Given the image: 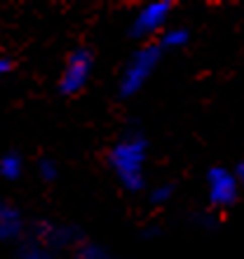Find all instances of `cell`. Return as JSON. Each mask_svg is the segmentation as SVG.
Returning <instances> with one entry per match:
<instances>
[{
  "instance_id": "obj_4",
  "label": "cell",
  "mask_w": 244,
  "mask_h": 259,
  "mask_svg": "<svg viewBox=\"0 0 244 259\" xmlns=\"http://www.w3.org/2000/svg\"><path fill=\"white\" fill-rule=\"evenodd\" d=\"M89 73H92V55L87 50H78L71 55L66 68H64V75H61V90L66 95H75L85 88Z\"/></svg>"
},
{
  "instance_id": "obj_2",
  "label": "cell",
  "mask_w": 244,
  "mask_h": 259,
  "mask_svg": "<svg viewBox=\"0 0 244 259\" xmlns=\"http://www.w3.org/2000/svg\"><path fill=\"white\" fill-rule=\"evenodd\" d=\"M157 62H160V48L157 45H146L139 52H134V57L129 59V64L122 71L120 78V92L122 97H132L148 82V78L153 75Z\"/></svg>"
},
{
  "instance_id": "obj_11",
  "label": "cell",
  "mask_w": 244,
  "mask_h": 259,
  "mask_svg": "<svg viewBox=\"0 0 244 259\" xmlns=\"http://www.w3.org/2000/svg\"><path fill=\"white\" fill-rule=\"evenodd\" d=\"M40 170H42V177H45V179H52L56 175V172H54V165L47 163V160H45V163H40Z\"/></svg>"
},
{
  "instance_id": "obj_7",
  "label": "cell",
  "mask_w": 244,
  "mask_h": 259,
  "mask_svg": "<svg viewBox=\"0 0 244 259\" xmlns=\"http://www.w3.org/2000/svg\"><path fill=\"white\" fill-rule=\"evenodd\" d=\"M186 42H188V31H186V28H169V31H164L162 38H160V45L167 50L183 48Z\"/></svg>"
},
{
  "instance_id": "obj_12",
  "label": "cell",
  "mask_w": 244,
  "mask_h": 259,
  "mask_svg": "<svg viewBox=\"0 0 244 259\" xmlns=\"http://www.w3.org/2000/svg\"><path fill=\"white\" fill-rule=\"evenodd\" d=\"M10 68H12V64L7 62V59H3V57H0V75H5L7 71H10Z\"/></svg>"
},
{
  "instance_id": "obj_9",
  "label": "cell",
  "mask_w": 244,
  "mask_h": 259,
  "mask_svg": "<svg viewBox=\"0 0 244 259\" xmlns=\"http://www.w3.org/2000/svg\"><path fill=\"white\" fill-rule=\"evenodd\" d=\"M82 259H108V254L99 250V247H87L85 252H82Z\"/></svg>"
},
{
  "instance_id": "obj_14",
  "label": "cell",
  "mask_w": 244,
  "mask_h": 259,
  "mask_svg": "<svg viewBox=\"0 0 244 259\" xmlns=\"http://www.w3.org/2000/svg\"><path fill=\"white\" fill-rule=\"evenodd\" d=\"M24 259H42V257H40V254H38V252H31V254H26V257H24Z\"/></svg>"
},
{
  "instance_id": "obj_10",
  "label": "cell",
  "mask_w": 244,
  "mask_h": 259,
  "mask_svg": "<svg viewBox=\"0 0 244 259\" xmlns=\"http://www.w3.org/2000/svg\"><path fill=\"white\" fill-rule=\"evenodd\" d=\"M169 196H171V189L169 186H162V189H157V191L153 193V203H164Z\"/></svg>"
},
{
  "instance_id": "obj_13",
  "label": "cell",
  "mask_w": 244,
  "mask_h": 259,
  "mask_svg": "<svg viewBox=\"0 0 244 259\" xmlns=\"http://www.w3.org/2000/svg\"><path fill=\"white\" fill-rule=\"evenodd\" d=\"M237 179H239V186L244 189V163L237 167Z\"/></svg>"
},
{
  "instance_id": "obj_8",
  "label": "cell",
  "mask_w": 244,
  "mask_h": 259,
  "mask_svg": "<svg viewBox=\"0 0 244 259\" xmlns=\"http://www.w3.org/2000/svg\"><path fill=\"white\" fill-rule=\"evenodd\" d=\"M21 158L14 156V153H10V156H3L0 158V175L5 179H17L21 175Z\"/></svg>"
},
{
  "instance_id": "obj_1",
  "label": "cell",
  "mask_w": 244,
  "mask_h": 259,
  "mask_svg": "<svg viewBox=\"0 0 244 259\" xmlns=\"http://www.w3.org/2000/svg\"><path fill=\"white\" fill-rule=\"evenodd\" d=\"M146 149L148 146L143 139L129 137L115 144V149L110 151V165L122 186L129 191H139L146 184V153H148Z\"/></svg>"
},
{
  "instance_id": "obj_5",
  "label": "cell",
  "mask_w": 244,
  "mask_h": 259,
  "mask_svg": "<svg viewBox=\"0 0 244 259\" xmlns=\"http://www.w3.org/2000/svg\"><path fill=\"white\" fill-rule=\"evenodd\" d=\"M171 5L169 3H150V5H143L139 12L134 14V28L136 35H153L157 33L160 28H164L167 19H169Z\"/></svg>"
},
{
  "instance_id": "obj_6",
  "label": "cell",
  "mask_w": 244,
  "mask_h": 259,
  "mask_svg": "<svg viewBox=\"0 0 244 259\" xmlns=\"http://www.w3.org/2000/svg\"><path fill=\"white\" fill-rule=\"evenodd\" d=\"M19 226H21V219H19V212L10 207V205L0 203V240H7L19 233Z\"/></svg>"
},
{
  "instance_id": "obj_3",
  "label": "cell",
  "mask_w": 244,
  "mask_h": 259,
  "mask_svg": "<svg viewBox=\"0 0 244 259\" xmlns=\"http://www.w3.org/2000/svg\"><path fill=\"white\" fill-rule=\"evenodd\" d=\"M207 193L209 200L218 207H228L239 196V179L225 167H211L207 175Z\"/></svg>"
}]
</instances>
